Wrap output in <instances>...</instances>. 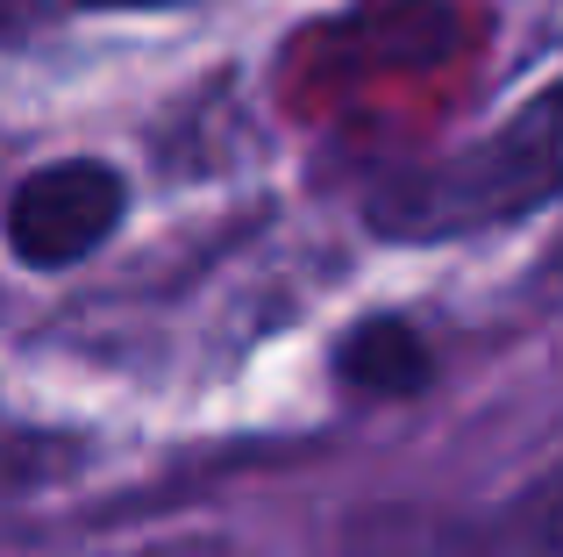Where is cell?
Masks as SVG:
<instances>
[{
	"instance_id": "obj_1",
	"label": "cell",
	"mask_w": 563,
	"mask_h": 557,
	"mask_svg": "<svg viewBox=\"0 0 563 557\" xmlns=\"http://www.w3.org/2000/svg\"><path fill=\"white\" fill-rule=\"evenodd\" d=\"M563 200V79L499 114L478 143L385 179L364 222L385 243H464Z\"/></svg>"
},
{
	"instance_id": "obj_2",
	"label": "cell",
	"mask_w": 563,
	"mask_h": 557,
	"mask_svg": "<svg viewBox=\"0 0 563 557\" xmlns=\"http://www.w3.org/2000/svg\"><path fill=\"white\" fill-rule=\"evenodd\" d=\"M129 215V179L108 157H51L8 194V251L29 272H65L93 258Z\"/></svg>"
},
{
	"instance_id": "obj_3",
	"label": "cell",
	"mask_w": 563,
	"mask_h": 557,
	"mask_svg": "<svg viewBox=\"0 0 563 557\" xmlns=\"http://www.w3.org/2000/svg\"><path fill=\"white\" fill-rule=\"evenodd\" d=\"M364 557H563V458L478 515H385Z\"/></svg>"
},
{
	"instance_id": "obj_4",
	"label": "cell",
	"mask_w": 563,
	"mask_h": 557,
	"mask_svg": "<svg viewBox=\"0 0 563 557\" xmlns=\"http://www.w3.org/2000/svg\"><path fill=\"white\" fill-rule=\"evenodd\" d=\"M335 379L350 393H364V401H413L435 379V350L407 315H364L335 343Z\"/></svg>"
},
{
	"instance_id": "obj_5",
	"label": "cell",
	"mask_w": 563,
	"mask_h": 557,
	"mask_svg": "<svg viewBox=\"0 0 563 557\" xmlns=\"http://www.w3.org/2000/svg\"><path fill=\"white\" fill-rule=\"evenodd\" d=\"M71 8H165V0H71Z\"/></svg>"
}]
</instances>
